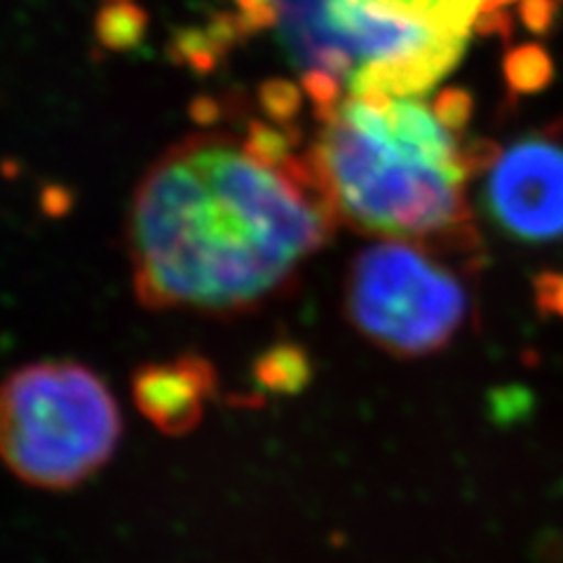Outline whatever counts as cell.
Instances as JSON below:
<instances>
[{"instance_id":"5","label":"cell","mask_w":563,"mask_h":563,"mask_svg":"<svg viewBox=\"0 0 563 563\" xmlns=\"http://www.w3.org/2000/svg\"><path fill=\"white\" fill-rule=\"evenodd\" d=\"M345 310L362 339L387 355L416 360L444 350L461 333L470 291L437 246L378 240L352 261Z\"/></svg>"},{"instance_id":"8","label":"cell","mask_w":563,"mask_h":563,"mask_svg":"<svg viewBox=\"0 0 563 563\" xmlns=\"http://www.w3.org/2000/svg\"><path fill=\"white\" fill-rule=\"evenodd\" d=\"M360 3L467 43L474 31L505 22L507 8L517 0H360Z\"/></svg>"},{"instance_id":"2","label":"cell","mask_w":563,"mask_h":563,"mask_svg":"<svg viewBox=\"0 0 563 563\" xmlns=\"http://www.w3.org/2000/svg\"><path fill=\"white\" fill-rule=\"evenodd\" d=\"M428 95L339 99L320 113L306 157L336 221L378 240L467 250L477 169V153L465 144L470 99Z\"/></svg>"},{"instance_id":"7","label":"cell","mask_w":563,"mask_h":563,"mask_svg":"<svg viewBox=\"0 0 563 563\" xmlns=\"http://www.w3.org/2000/svg\"><path fill=\"white\" fill-rule=\"evenodd\" d=\"M217 374L202 357H179L141 366L132 378L136 409L155 430L181 437L196 430L214 395Z\"/></svg>"},{"instance_id":"10","label":"cell","mask_w":563,"mask_h":563,"mask_svg":"<svg viewBox=\"0 0 563 563\" xmlns=\"http://www.w3.org/2000/svg\"><path fill=\"white\" fill-rule=\"evenodd\" d=\"M136 10L130 3V0H109L101 12V31H103V41L111 47H120V29H125L128 38L132 41L134 35V24H136Z\"/></svg>"},{"instance_id":"6","label":"cell","mask_w":563,"mask_h":563,"mask_svg":"<svg viewBox=\"0 0 563 563\" xmlns=\"http://www.w3.org/2000/svg\"><path fill=\"white\" fill-rule=\"evenodd\" d=\"M484 205L500 231L523 244L563 238V134L538 132L493 151Z\"/></svg>"},{"instance_id":"3","label":"cell","mask_w":563,"mask_h":563,"mask_svg":"<svg viewBox=\"0 0 563 563\" xmlns=\"http://www.w3.org/2000/svg\"><path fill=\"white\" fill-rule=\"evenodd\" d=\"M244 26L268 29L317 115L347 95H428L467 43L360 0H238Z\"/></svg>"},{"instance_id":"4","label":"cell","mask_w":563,"mask_h":563,"mask_svg":"<svg viewBox=\"0 0 563 563\" xmlns=\"http://www.w3.org/2000/svg\"><path fill=\"white\" fill-rule=\"evenodd\" d=\"M122 437L120 407L78 362H33L0 383V463L26 486L66 490L92 479Z\"/></svg>"},{"instance_id":"1","label":"cell","mask_w":563,"mask_h":563,"mask_svg":"<svg viewBox=\"0 0 563 563\" xmlns=\"http://www.w3.org/2000/svg\"><path fill=\"white\" fill-rule=\"evenodd\" d=\"M333 223L308 157L282 132L190 134L134 190V294L151 310L244 312L285 291Z\"/></svg>"},{"instance_id":"9","label":"cell","mask_w":563,"mask_h":563,"mask_svg":"<svg viewBox=\"0 0 563 563\" xmlns=\"http://www.w3.org/2000/svg\"><path fill=\"white\" fill-rule=\"evenodd\" d=\"M258 380L271 393H296L308 378V366L296 350H277L258 366Z\"/></svg>"}]
</instances>
